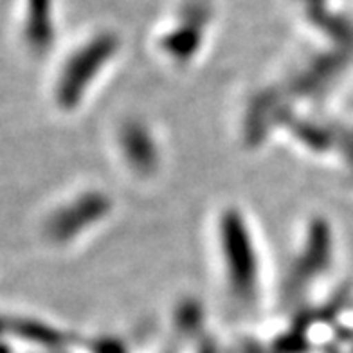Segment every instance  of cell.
<instances>
[{
  "label": "cell",
  "mask_w": 353,
  "mask_h": 353,
  "mask_svg": "<svg viewBox=\"0 0 353 353\" xmlns=\"http://www.w3.org/2000/svg\"><path fill=\"white\" fill-rule=\"evenodd\" d=\"M222 249L234 292L240 298H252L258 274L254 247L245 223L234 211L225 213L222 220Z\"/></svg>",
  "instance_id": "1"
},
{
  "label": "cell",
  "mask_w": 353,
  "mask_h": 353,
  "mask_svg": "<svg viewBox=\"0 0 353 353\" xmlns=\"http://www.w3.org/2000/svg\"><path fill=\"white\" fill-rule=\"evenodd\" d=\"M108 52H110V43L99 40V43H94L87 51L78 54L61 79L60 99L63 105L72 107L79 101L83 90L88 87V81L96 76V69L107 60Z\"/></svg>",
  "instance_id": "2"
},
{
  "label": "cell",
  "mask_w": 353,
  "mask_h": 353,
  "mask_svg": "<svg viewBox=\"0 0 353 353\" xmlns=\"http://www.w3.org/2000/svg\"><path fill=\"white\" fill-rule=\"evenodd\" d=\"M107 211L108 200L105 196L96 195V193L85 195L83 199H79V202H76L72 208L65 211V214L61 216V225L58 231L63 236H72L78 231H81L79 228H83V225L87 228L98 219H101Z\"/></svg>",
  "instance_id": "3"
},
{
  "label": "cell",
  "mask_w": 353,
  "mask_h": 353,
  "mask_svg": "<svg viewBox=\"0 0 353 353\" xmlns=\"http://www.w3.org/2000/svg\"><path fill=\"white\" fill-rule=\"evenodd\" d=\"M121 143L126 159L130 161L135 170H139V173L154 170L155 146L150 139V135L146 134V130H143L139 125L126 126L121 135Z\"/></svg>",
  "instance_id": "4"
},
{
  "label": "cell",
  "mask_w": 353,
  "mask_h": 353,
  "mask_svg": "<svg viewBox=\"0 0 353 353\" xmlns=\"http://www.w3.org/2000/svg\"><path fill=\"white\" fill-rule=\"evenodd\" d=\"M330 256V238H328V229L323 223H316L310 231L308 238L307 252H305V260L303 265L296 269V278H308V276L316 274L314 270L323 269L328 261Z\"/></svg>",
  "instance_id": "5"
}]
</instances>
